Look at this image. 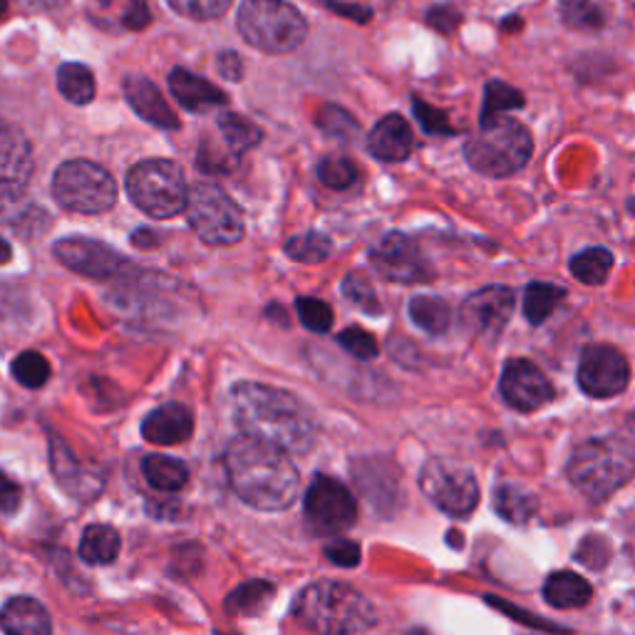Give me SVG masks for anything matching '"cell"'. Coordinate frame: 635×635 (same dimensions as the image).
I'll list each match as a JSON object with an SVG mask.
<instances>
[{
  "instance_id": "obj_51",
  "label": "cell",
  "mask_w": 635,
  "mask_h": 635,
  "mask_svg": "<svg viewBox=\"0 0 635 635\" xmlns=\"http://www.w3.org/2000/svg\"><path fill=\"white\" fill-rule=\"evenodd\" d=\"M18 3L31 8V11H55V8L65 6L67 0H18Z\"/></svg>"
},
{
  "instance_id": "obj_24",
  "label": "cell",
  "mask_w": 635,
  "mask_h": 635,
  "mask_svg": "<svg viewBox=\"0 0 635 635\" xmlns=\"http://www.w3.org/2000/svg\"><path fill=\"white\" fill-rule=\"evenodd\" d=\"M142 474L156 492H179L189 482V469L174 457L150 455L142 462Z\"/></svg>"
},
{
  "instance_id": "obj_39",
  "label": "cell",
  "mask_w": 635,
  "mask_h": 635,
  "mask_svg": "<svg viewBox=\"0 0 635 635\" xmlns=\"http://www.w3.org/2000/svg\"><path fill=\"white\" fill-rule=\"evenodd\" d=\"M300 324L306 326L313 333H328L333 328V308L320 298H298L296 303Z\"/></svg>"
},
{
  "instance_id": "obj_33",
  "label": "cell",
  "mask_w": 635,
  "mask_h": 635,
  "mask_svg": "<svg viewBox=\"0 0 635 635\" xmlns=\"http://www.w3.org/2000/svg\"><path fill=\"white\" fill-rule=\"evenodd\" d=\"M53 472L57 480L63 482L67 492L75 494H92L95 490L90 486V480L83 474V469L77 467L73 459V452H67V447L61 442V439H53Z\"/></svg>"
},
{
  "instance_id": "obj_26",
  "label": "cell",
  "mask_w": 635,
  "mask_h": 635,
  "mask_svg": "<svg viewBox=\"0 0 635 635\" xmlns=\"http://www.w3.org/2000/svg\"><path fill=\"white\" fill-rule=\"evenodd\" d=\"M409 320L417 328H423L429 336H445L449 326H452V308L447 300L435 296H415L407 306Z\"/></svg>"
},
{
  "instance_id": "obj_21",
  "label": "cell",
  "mask_w": 635,
  "mask_h": 635,
  "mask_svg": "<svg viewBox=\"0 0 635 635\" xmlns=\"http://www.w3.org/2000/svg\"><path fill=\"white\" fill-rule=\"evenodd\" d=\"M0 628L6 635H51L53 621L41 601L31 595H18L0 611Z\"/></svg>"
},
{
  "instance_id": "obj_13",
  "label": "cell",
  "mask_w": 635,
  "mask_h": 635,
  "mask_svg": "<svg viewBox=\"0 0 635 635\" xmlns=\"http://www.w3.org/2000/svg\"><path fill=\"white\" fill-rule=\"evenodd\" d=\"M631 365L618 348L585 346L579 360V387L589 397L605 399L621 395L628 387Z\"/></svg>"
},
{
  "instance_id": "obj_45",
  "label": "cell",
  "mask_w": 635,
  "mask_h": 635,
  "mask_svg": "<svg viewBox=\"0 0 635 635\" xmlns=\"http://www.w3.org/2000/svg\"><path fill=\"white\" fill-rule=\"evenodd\" d=\"M23 504L21 484L0 472V516H13Z\"/></svg>"
},
{
  "instance_id": "obj_36",
  "label": "cell",
  "mask_w": 635,
  "mask_h": 635,
  "mask_svg": "<svg viewBox=\"0 0 635 635\" xmlns=\"http://www.w3.org/2000/svg\"><path fill=\"white\" fill-rule=\"evenodd\" d=\"M316 174H318V179H320V184H324V187L336 189V191L350 189L358 182L355 162L348 160V156H340V154L326 156V160L318 164Z\"/></svg>"
},
{
  "instance_id": "obj_1",
  "label": "cell",
  "mask_w": 635,
  "mask_h": 635,
  "mask_svg": "<svg viewBox=\"0 0 635 635\" xmlns=\"http://www.w3.org/2000/svg\"><path fill=\"white\" fill-rule=\"evenodd\" d=\"M233 419L243 437L259 439L286 455H303L318 439V419L313 409L288 390L239 383L231 390Z\"/></svg>"
},
{
  "instance_id": "obj_34",
  "label": "cell",
  "mask_w": 635,
  "mask_h": 635,
  "mask_svg": "<svg viewBox=\"0 0 635 635\" xmlns=\"http://www.w3.org/2000/svg\"><path fill=\"white\" fill-rule=\"evenodd\" d=\"M524 107V95L516 87L506 85L502 80H494L486 85L484 90V105H482V120L480 122H490L496 120V117H504L506 110H519Z\"/></svg>"
},
{
  "instance_id": "obj_37",
  "label": "cell",
  "mask_w": 635,
  "mask_h": 635,
  "mask_svg": "<svg viewBox=\"0 0 635 635\" xmlns=\"http://www.w3.org/2000/svg\"><path fill=\"white\" fill-rule=\"evenodd\" d=\"M271 593H273V585L266 581L243 583L227 599V611L253 615L271 601Z\"/></svg>"
},
{
  "instance_id": "obj_50",
  "label": "cell",
  "mask_w": 635,
  "mask_h": 635,
  "mask_svg": "<svg viewBox=\"0 0 635 635\" xmlns=\"http://www.w3.org/2000/svg\"><path fill=\"white\" fill-rule=\"evenodd\" d=\"M324 3H326L328 8H333V11L340 13V15L353 18V21H368V18H370L368 8H360V6H340V3H336V0H324Z\"/></svg>"
},
{
  "instance_id": "obj_2",
  "label": "cell",
  "mask_w": 635,
  "mask_h": 635,
  "mask_svg": "<svg viewBox=\"0 0 635 635\" xmlns=\"http://www.w3.org/2000/svg\"><path fill=\"white\" fill-rule=\"evenodd\" d=\"M231 490L253 510L281 512L296 502L300 477L286 452L259 439L237 437L223 455Z\"/></svg>"
},
{
  "instance_id": "obj_5",
  "label": "cell",
  "mask_w": 635,
  "mask_h": 635,
  "mask_svg": "<svg viewBox=\"0 0 635 635\" xmlns=\"http://www.w3.org/2000/svg\"><path fill=\"white\" fill-rule=\"evenodd\" d=\"M532 132L512 117L480 122V130L469 136L464 144L469 167L494 179H504L522 172L526 162L532 160Z\"/></svg>"
},
{
  "instance_id": "obj_31",
  "label": "cell",
  "mask_w": 635,
  "mask_h": 635,
  "mask_svg": "<svg viewBox=\"0 0 635 635\" xmlns=\"http://www.w3.org/2000/svg\"><path fill=\"white\" fill-rule=\"evenodd\" d=\"M494 506H496V512H500L506 522L524 524V522L532 519L534 512H536V506H539V502H536V496L532 492L522 490V486L502 484L500 490L494 492Z\"/></svg>"
},
{
  "instance_id": "obj_38",
  "label": "cell",
  "mask_w": 635,
  "mask_h": 635,
  "mask_svg": "<svg viewBox=\"0 0 635 635\" xmlns=\"http://www.w3.org/2000/svg\"><path fill=\"white\" fill-rule=\"evenodd\" d=\"M11 370L18 383L31 390L43 387L47 383V377H51V363H47L41 353H35V350H25V353L18 355Z\"/></svg>"
},
{
  "instance_id": "obj_23",
  "label": "cell",
  "mask_w": 635,
  "mask_h": 635,
  "mask_svg": "<svg viewBox=\"0 0 635 635\" xmlns=\"http://www.w3.org/2000/svg\"><path fill=\"white\" fill-rule=\"evenodd\" d=\"M593 589L591 583L583 579V576H576L571 571H559L551 573L544 583V599L554 609L569 611V609H581L591 601Z\"/></svg>"
},
{
  "instance_id": "obj_4",
  "label": "cell",
  "mask_w": 635,
  "mask_h": 635,
  "mask_svg": "<svg viewBox=\"0 0 635 635\" xmlns=\"http://www.w3.org/2000/svg\"><path fill=\"white\" fill-rule=\"evenodd\" d=\"M566 472L583 496H589L591 502H603L633 480L635 452L623 439H589L573 449Z\"/></svg>"
},
{
  "instance_id": "obj_46",
  "label": "cell",
  "mask_w": 635,
  "mask_h": 635,
  "mask_svg": "<svg viewBox=\"0 0 635 635\" xmlns=\"http://www.w3.org/2000/svg\"><path fill=\"white\" fill-rule=\"evenodd\" d=\"M326 556L336 566H358L360 563V546L355 541H348V539H333L326 546Z\"/></svg>"
},
{
  "instance_id": "obj_7",
  "label": "cell",
  "mask_w": 635,
  "mask_h": 635,
  "mask_svg": "<svg viewBox=\"0 0 635 635\" xmlns=\"http://www.w3.org/2000/svg\"><path fill=\"white\" fill-rule=\"evenodd\" d=\"M127 194L152 219H172L187 209L189 189L177 162L144 160L127 174Z\"/></svg>"
},
{
  "instance_id": "obj_8",
  "label": "cell",
  "mask_w": 635,
  "mask_h": 635,
  "mask_svg": "<svg viewBox=\"0 0 635 635\" xmlns=\"http://www.w3.org/2000/svg\"><path fill=\"white\" fill-rule=\"evenodd\" d=\"M53 197L75 214H105L117 204V184L105 167L87 160L61 164L53 177Z\"/></svg>"
},
{
  "instance_id": "obj_11",
  "label": "cell",
  "mask_w": 635,
  "mask_h": 635,
  "mask_svg": "<svg viewBox=\"0 0 635 635\" xmlns=\"http://www.w3.org/2000/svg\"><path fill=\"white\" fill-rule=\"evenodd\" d=\"M55 259L65 269L80 273L92 281H114V278H132L140 276V271L132 261H127L122 253H117L112 247L102 241L70 237L55 243Z\"/></svg>"
},
{
  "instance_id": "obj_41",
  "label": "cell",
  "mask_w": 635,
  "mask_h": 635,
  "mask_svg": "<svg viewBox=\"0 0 635 635\" xmlns=\"http://www.w3.org/2000/svg\"><path fill=\"white\" fill-rule=\"evenodd\" d=\"M343 293L350 303H355L360 310L370 313V316H380V313H383L377 293L373 286H370V281L363 276V273H350V276L343 281Z\"/></svg>"
},
{
  "instance_id": "obj_40",
  "label": "cell",
  "mask_w": 635,
  "mask_h": 635,
  "mask_svg": "<svg viewBox=\"0 0 635 635\" xmlns=\"http://www.w3.org/2000/svg\"><path fill=\"white\" fill-rule=\"evenodd\" d=\"M316 122L320 130L330 136H338V140H353L360 130L353 117H350L343 107H336V105H326L324 110L318 112Z\"/></svg>"
},
{
  "instance_id": "obj_3",
  "label": "cell",
  "mask_w": 635,
  "mask_h": 635,
  "mask_svg": "<svg viewBox=\"0 0 635 635\" xmlns=\"http://www.w3.org/2000/svg\"><path fill=\"white\" fill-rule=\"evenodd\" d=\"M296 621L318 635H355L373 628L375 605L353 585L320 581L303 589L293 603Z\"/></svg>"
},
{
  "instance_id": "obj_35",
  "label": "cell",
  "mask_w": 635,
  "mask_h": 635,
  "mask_svg": "<svg viewBox=\"0 0 635 635\" xmlns=\"http://www.w3.org/2000/svg\"><path fill=\"white\" fill-rule=\"evenodd\" d=\"M286 256L298 263H308V266L324 263L330 256V239L318 231L300 233V237L286 241Z\"/></svg>"
},
{
  "instance_id": "obj_14",
  "label": "cell",
  "mask_w": 635,
  "mask_h": 635,
  "mask_svg": "<svg viewBox=\"0 0 635 635\" xmlns=\"http://www.w3.org/2000/svg\"><path fill=\"white\" fill-rule=\"evenodd\" d=\"M375 271L393 283H425L435 276L417 243L405 233L393 231L370 253Z\"/></svg>"
},
{
  "instance_id": "obj_49",
  "label": "cell",
  "mask_w": 635,
  "mask_h": 635,
  "mask_svg": "<svg viewBox=\"0 0 635 635\" xmlns=\"http://www.w3.org/2000/svg\"><path fill=\"white\" fill-rule=\"evenodd\" d=\"M219 70H221V75L227 77V80H241V70H243V63H241V57L233 53V51H223L221 55H219Z\"/></svg>"
},
{
  "instance_id": "obj_44",
  "label": "cell",
  "mask_w": 635,
  "mask_h": 635,
  "mask_svg": "<svg viewBox=\"0 0 635 635\" xmlns=\"http://www.w3.org/2000/svg\"><path fill=\"white\" fill-rule=\"evenodd\" d=\"M413 107H415L417 122L423 124V130L427 134H455L452 124H449V117H447L445 110H437V107L427 105L425 100H419V97H415Z\"/></svg>"
},
{
  "instance_id": "obj_6",
  "label": "cell",
  "mask_w": 635,
  "mask_h": 635,
  "mask_svg": "<svg viewBox=\"0 0 635 635\" xmlns=\"http://www.w3.org/2000/svg\"><path fill=\"white\" fill-rule=\"evenodd\" d=\"M239 33L251 47L271 55L298 51L308 37V23L286 0H247L237 18Z\"/></svg>"
},
{
  "instance_id": "obj_48",
  "label": "cell",
  "mask_w": 635,
  "mask_h": 635,
  "mask_svg": "<svg viewBox=\"0 0 635 635\" xmlns=\"http://www.w3.org/2000/svg\"><path fill=\"white\" fill-rule=\"evenodd\" d=\"M150 21H152V13H150V6H146V0H132L130 8H127L124 25L132 28V31H142V28L150 25Z\"/></svg>"
},
{
  "instance_id": "obj_27",
  "label": "cell",
  "mask_w": 635,
  "mask_h": 635,
  "mask_svg": "<svg viewBox=\"0 0 635 635\" xmlns=\"http://www.w3.org/2000/svg\"><path fill=\"white\" fill-rule=\"evenodd\" d=\"M57 87H61V95L67 102L73 105H90L95 100V75L87 65L83 63H65L57 70Z\"/></svg>"
},
{
  "instance_id": "obj_19",
  "label": "cell",
  "mask_w": 635,
  "mask_h": 635,
  "mask_svg": "<svg viewBox=\"0 0 635 635\" xmlns=\"http://www.w3.org/2000/svg\"><path fill=\"white\" fill-rule=\"evenodd\" d=\"M415 136L403 114H387L380 120L368 136V150L380 162H405L413 154Z\"/></svg>"
},
{
  "instance_id": "obj_20",
  "label": "cell",
  "mask_w": 635,
  "mask_h": 635,
  "mask_svg": "<svg viewBox=\"0 0 635 635\" xmlns=\"http://www.w3.org/2000/svg\"><path fill=\"white\" fill-rule=\"evenodd\" d=\"M191 433H194V417L189 409L179 403L156 407L142 423V435L146 442L162 447L187 442Z\"/></svg>"
},
{
  "instance_id": "obj_47",
  "label": "cell",
  "mask_w": 635,
  "mask_h": 635,
  "mask_svg": "<svg viewBox=\"0 0 635 635\" xmlns=\"http://www.w3.org/2000/svg\"><path fill=\"white\" fill-rule=\"evenodd\" d=\"M427 23L435 28V31L439 33H455L459 23H462V15H459V11L455 6H435L433 11L427 13Z\"/></svg>"
},
{
  "instance_id": "obj_9",
  "label": "cell",
  "mask_w": 635,
  "mask_h": 635,
  "mask_svg": "<svg viewBox=\"0 0 635 635\" xmlns=\"http://www.w3.org/2000/svg\"><path fill=\"white\" fill-rule=\"evenodd\" d=\"M187 217L197 237L211 247H233L247 231L239 204L217 184H194L187 199Z\"/></svg>"
},
{
  "instance_id": "obj_43",
  "label": "cell",
  "mask_w": 635,
  "mask_h": 635,
  "mask_svg": "<svg viewBox=\"0 0 635 635\" xmlns=\"http://www.w3.org/2000/svg\"><path fill=\"white\" fill-rule=\"evenodd\" d=\"M338 343L343 346V350H348L350 355L358 358V360H373L377 358L380 348H377V340L368 333L363 328H346L343 333L338 336Z\"/></svg>"
},
{
  "instance_id": "obj_18",
  "label": "cell",
  "mask_w": 635,
  "mask_h": 635,
  "mask_svg": "<svg viewBox=\"0 0 635 635\" xmlns=\"http://www.w3.org/2000/svg\"><path fill=\"white\" fill-rule=\"evenodd\" d=\"M124 97L132 105V110L160 130H179V117L164 100L160 87L142 75L124 77Z\"/></svg>"
},
{
  "instance_id": "obj_52",
  "label": "cell",
  "mask_w": 635,
  "mask_h": 635,
  "mask_svg": "<svg viewBox=\"0 0 635 635\" xmlns=\"http://www.w3.org/2000/svg\"><path fill=\"white\" fill-rule=\"evenodd\" d=\"M11 259H13V251H11V247H8V241L0 237V266L11 263Z\"/></svg>"
},
{
  "instance_id": "obj_10",
  "label": "cell",
  "mask_w": 635,
  "mask_h": 635,
  "mask_svg": "<svg viewBox=\"0 0 635 635\" xmlns=\"http://www.w3.org/2000/svg\"><path fill=\"white\" fill-rule=\"evenodd\" d=\"M419 486L437 510L449 516H469L480 502V484L469 467L435 457L419 472Z\"/></svg>"
},
{
  "instance_id": "obj_54",
  "label": "cell",
  "mask_w": 635,
  "mask_h": 635,
  "mask_svg": "<svg viewBox=\"0 0 635 635\" xmlns=\"http://www.w3.org/2000/svg\"><path fill=\"white\" fill-rule=\"evenodd\" d=\"M95 3H100V6H110L112 0H95Z\"/></svg>"
},
{
  "instance_id": "obj_22",
  "label": "cell",
  "mask_w": 635,
  "mask_h": 635,
  "mask_svg": "<svg viewBox=\"0 0 635 635\" xmlns=\"http://www.w3.org/2000/svg\"><path fill=\"white\" fill-rule=\"evenodd\" d=\"M169 90L182 107H187L189 112H207L214 110V107H223L229 100L217 85H211L204 77L194 75L184 67H177L169 75Z\"/></svg>"
},
{
  "instance_id": "obj_25",
  "label": "cell",
  "mask_w": 635,
  "mask_h": 635,
  "mask_svg": "<svg viewBox=\"0 0 635 635\" xmlns=\"http://www.w3.org/2000/svg\"><path fill=\"white\" fill-rule=\"evenodd\" d=\"M122 549V539L112 526L107 524H92L87 526L83 539H80V556L83 561L92 566H107L117 559V554Z\"/></svg>"
},
{
  "instance_id": "obj_30",
  "label": "cell",
  "mask_w": 635,
  "mask_h": 635,
  "mask_svg": "<svg viewBox=\"0 0 635 635\" xmlns=\"http://www.w3.org/2000/svg\"><path fill=\"white\" fill-rule=\"evenodd\" d=\"M219 132H221L223 144H227L233 154L249 152L263 140V134L256 124L249 122L247 117L233 114L229 110L219 114Z\"/></svg>"
},
{
  "instance_id": "obj_53",
  "label": "cell",
  "mask_w": 635,
  "mask_h": 635,
  "mask_svg": "<svg viewBox=\"0 0 635 635\" xmlns=\"http://www.w3.org/2000/svg\"><path fill=\"white\" fill-rule=\"evenodd\" d=\"M8 13V0H0V18Z\"/></svg>"
},
{
  "instance_id": "obj_42",
  "label": "cell",
  "mask_w": 635,
  "mask_h": 635,
  "mask_svg": "<svg viewBox=\"0 0 635 635\" xmlns=\"http://www.w3.org/2000/svg\"><path fill=\"white\" fill-rule=\"evenodd\" d=\"M169 6L191 21H214L229 11L231 0H169Z\"/></svg>"
},
{
  "instance_id": "obj_32",
  "label": "cell",
  "mask_w": 635,
  "mask_h": 635,
  "mask_svg": "<svg viewBox=\"0 0 635 635\" xmlns=\"http://www.w3.org/2000/svg\"><path fill=\"white\" fill-rule=\"evenodd\" d=\"M561 21L576 33H599L605 25V15L593 0H561Z\"/></svg>"
},
{
  "instance_id": "obj_16",
  "label": "cell",
  "mask_w": 635,
  "mask_h": 635,
  "mask_svg": "<svg viewBox=\"0 0 635 635\" xmlns=\"http://www.w3.org/2000/svg\"><path fill=\"white\" fill-rule=\"evenodd\" d=\"M516 306V296L510 286H486L477 291L462 303L459 318L462 326L477 336H500L502 328L510 324Z\"/></svg>"
},
{
  "instance_id": "obj_28",
  "label": "cell",
  "mask_w": 635,
  "mask_h": 635,
  "mask_svg": "<svg viewBox=\"0 0 635 635\" xmlns=\"http://www.w3.org/2000/svg\"><path fill=\"white\" fill-rule=\"evenodd\" d=\"M566 298V291L554 283H529L524 293V316L532 326H541L551 318L556 306Z\"/></svg>"
},
{
  "instance_id": "obj_12",
  "label": "cell",
  "mask_w": 635,
  "mask_h": 635,
  "mask_svg": "<svg viewBox=\"0 0 635 635\" xmlns=\"http://www.w3.org/2000/svg\"><path fill=\"white\" fill-rule=\"evenodd\" d=\"M358 504L355 496L348 492L333 477L320 474L313 480L306 494V519L310 529L324 536H336L355 524Z\"/></svg>"
},
{
  "instance_id": "obj_15",
  "label": "cell",
  "mask_w": 635,
  "mask_h": 635,
  "mask_svg": "<svg viewBox=\"0 0 635 635\" xmlns=\"http://www.w3.org/2000/svg\"><path fill=\"white\" fill-rule=\"evenodd\" d=\"M500 393L510 407L519 409V413H534V409H541L551 403L554 385L532 360L516 358L504 365Z\"/></svg>"
},
{
  "instance_id": "obj_29",
  "label": "cell",
  "mask_w": 635,
  "mask_h": 635,
  "mask_svg": "<svg viewBox=\"0 0 635 635\" xmlns=\"http://www.w3.org/2000/svg\"><path fill=\"white\" fill-rule=\"evenodd\" d=\"M613 253L609 249L593 247L581 253H576L571 259V273L576 281H581L583 286H601L609 281L613 269Z\"/></svg>"
},
{
  "instance_id": "obj_17",
  "label": "cell",
  "mask_w": 635,
  "mask_h": 635,
  "mask_svg": "<svg viewBox=\"0 0 635 635\" xmlns=\"http://www.w3.org/2000/svg\"><path fill=\"white\" fill-rule=\"evenodd\" d=\"M33 174V150L23 130L0 120V194L13 197Z\"/></svg>"
}]
</instances>
